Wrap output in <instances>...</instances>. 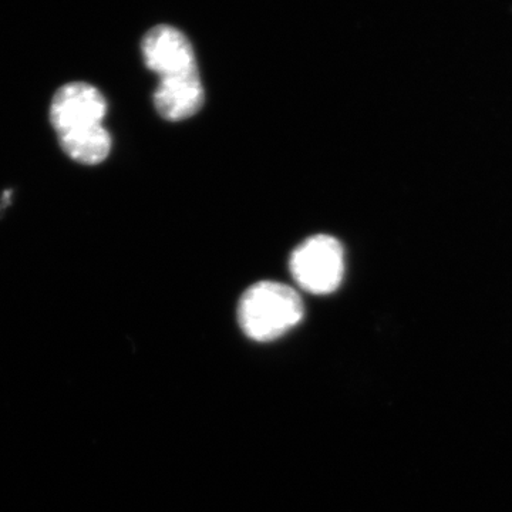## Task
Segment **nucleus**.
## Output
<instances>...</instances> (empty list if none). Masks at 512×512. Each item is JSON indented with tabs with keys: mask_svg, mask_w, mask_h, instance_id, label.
Returning <instances> with one entry per match:
<instances>
[{
	"mask_svg": "<svg viewBox=\"0 0 512 512\" xmlns=\"http://www.w3.org/2000/svg\"><path fill=\"white\" fill-rule=\"evenodd\" d=\"M305 316L301 295L281 282L262 281L241 296L238 323L255 342H272L298 326Z\"/></svg>",
	"mask_w": 512,
	"mask_h": 512,
	"instance_id": "f257e3e1",
	"label": "nucleus"
},
{
	"mask_svg": "<svg viewBox=\"0 0 512 512\" xmlns=\"http://www.w3.org/2000/svg\"><path fill=\"white\" fill-rule=\"evenodd\" d=\"M289 271L303 291L329 295L345 276V249L330 235H313L293 249Z\"/></svg>",
	"mask_w": 512,
	"mask_h": 512,
	"instance_id": "f03ea898",
	"label": "nucleus"
},
{
	"mask_svg": "<svg viewBox=\"0 0 512 512\" xmlns=\"http://www.w3.org/2000/svg\"><path fill=\"white\" fill-rule=\"evenodd\" d=\"M107 100L93 84L72 82L64 84L50 101L49 120L56 134L103 124Z\"/></svg>",
	"mask_w": 512,
	"mask_h": 512,
	"instance_id": "7ed1b4c3",
	"label": "nucleus"
},
{
	"mask_svg": "<svg viewBox=\"0 0 512 512\" xmlns=\"http://www.w3.org/2000/svg\"><path fill=\"white\" fill-rule=\"evenodd\" d=\"M141 56L147 69L160 79L200 73L190 40L173 26L148 30L141 40Z\"/></svg>",
	"mask_w": 512,
	"mask_h": 512,
	"instance_id": "20e7f679",
	"label": "nucleus"
},
{
	"mask_svg": "<svg viewBox=\"0 0 512 512\" xmlns=\"http://www.w3.org/2000/svg\"><path fill=\"white\" fill-rule=\"evenodd\" d=\"M153 101L158 116L164 120L177 123L191 119L205 103L200 73L160 79Z\"/></svg>",
	"mask_w": 512,
	"mask_h": 512,
	"instance_id": "39448f33",
	"label": "nucleus"
},
{
	"mask_svg": "<svg viewBox=\"0 0 512 512\" xmlns=\"http://www.w3.org/2000/svg\"><path fill=\"white\" fill-rule=\"evenodd\" d=\"M57 140L70 160L89 167L104 163L113 147V138L103 124L57 134Z\"/></svg>",
	"mask_w": 512,
	"mask_h": 512,
	"instance_id": "423d86ee",
	"label": "nucleus"
}]
</instances>
